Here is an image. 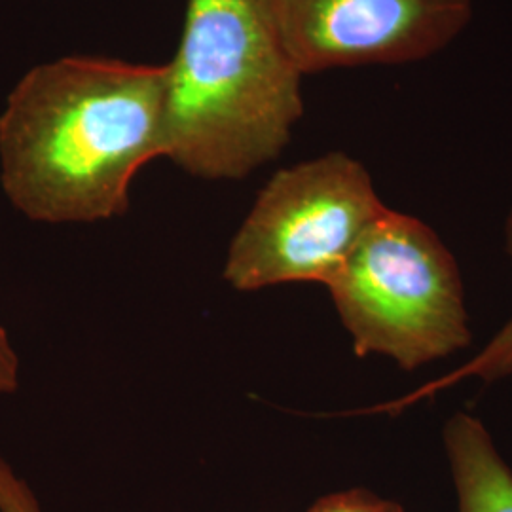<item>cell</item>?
I'll return each mask as SVG.
<instances>
[{"instance_id":"obj_1","label":"cell","mask_w":512,"mask_h":512,"mask_svg":"<svg viewBox=\"0 0 512 512\" xmlns=\"http://www.w3.org/2000/svg\"><path fill=\"white\" fill-rule=\"evenodd\" d=\"M165 65L63 57L19 80L0 114V181L25 217L80 224L128 211L164 156Z\"/></svg>"},{"instance_id":"obj_2","label":"cell","mask_w":512,"mask_h":512,"mask_svg":"<svg viewBox=\"0 0 512 512\" xmlns=\"http://www.w3.org/2000/svg\"><path fill=\"white\" fill-rule=\"evenodd\" d=\"M300 88L256 0H188L165 65L164 158L200 179L247 177L289 143Z\"/></svg>"},{"instance_id":"obj_3","label":"cell","mask_w":512,"mask_h":512,"mask_svg":"<svg viewBox=\"0 0 512 512\" xmlns=\"http://www.w3.org/2000/svg\"><path fill=\"white\" fill-rule=\"evenodd\" d=\"M327 287L359 357L414 370L471 342L458 264L410 215L385 209Z\"/></svg>"},{"instance_id":"obj_4","label":"cell","mask_w":512,"mask_h":512,"mask_svg":"<svg viewBox=\"0 0 512 512\" xmlns=\"http://www.w3.org/2000/svg\"><path fill=\"white\" fill-rule=\"evenodd\" d=\"M385 209L365 165L344 152L281 169L239 226L222 275L241 293L327 287Z\"/></svg>"},{"instance_id":"obj_5","label":"cell","mask_w":512,"mask_h":512,"mask_svg":"<svg viewBox=\"0 0 512 512\" xmlns=\"http://www.w3.org/2000/svg\"><path fill=\"white\" fill-rule=\"evenodd\" d=\"M298 73L401 65L437 54L469 25L473 0H256Z\"/></svg>"},{"instance_id":"obj_6","label":"cell","mask_w":512,"mask_h":512,"mask_svg":"<svg viewBox=\"0 0 512 512\" xmlns=\"http://www.w3.org/2000/svg\"><path fill=\"white\" fill-rule=\"evenodd\" d=\"M459 512H512V471L480 421L459 412L444 429Z\"/></svg>"},{"instance_id":"obj_7","label":"cell","mask_w":512,"mask_h":512,"mask_svg":"<svg viewBox=\"0 0 512 512\" xmlns=\"http://www.w3.org/2000/svg\"><path fill=\"white\" fill-rule=\"evenodd\" d=\"M507 249H509V255L512 258V211L509 220H507ZM509 374H512V319L499 334H495V338L488 344V348L475 355L465 365L459 366L458 370H454L452 374L442 376L440 380H435L431 384L423 385L412 395L403 397L395 403L382 404L376 410L378 412H389V414L399 412V410H403L404 406L416 403V401L425 399V397H433L440 389L458 384L463 378H469V376H478L484 382H494V380H499V378L509 376Z\"/></svg>"},{"instance_id":"obj_8","label":"cell","mask_w":512,"mask_h":512,"mask_svg":"<svg viewBox=\"0 0 512 512\" xmlns=\"http://www.w3.org/2000/svg\"><path fill=\"white\" fill-rule=\"evenodd\" d=\"M308 512H404L397 501L382 499L365 488L325 495Z\"/></svg>"},{"instance_id":"obj_9","label":"cell","mask_w":512,"mask_h":512,"mask_svg":"<svg viewBox=\"0 0 512 512\" xmlns=\"http://www.w3.org/2000/svg\"><path fill=\"white\" fill-rule=\"evenodd\" d=\"M0 512H42L37 497L29 490L6 459L0 456Z\"/></svg>"},{"instance_id":"obj_10","label":"cell","mask_w":512,"mask_h":512,"mask_svg":"<svg viewBox=\"0 0 512 512\" xmlns=\"http://www.w3.org/2000/svg\"><path fill=\"white\" fill-rule=\"evenodd\" d=\"M19 385V357L8 330L0 323V395L16 393Z\"/></svg>"}]
</instances>
